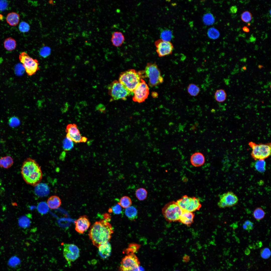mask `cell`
Segmentation results:
<instances>
[{
  "label": "cell",
  "instance_id": "d6a6232c",
  "mask_svg": "<svg viewBox=\"0 0 271 271\" xmlns=\"http://www.w3.org/2000/svg\"><path fill=\"white\" fill-rule=\"evenodd\" d=\"M18 223L20 227L25 228L29 226L30 222V220L28 218L24 216L19 218L18 220Z\"/></svg>",
  "mask_w": 271,
  "mask_h": 271
},
{
  "label": "cell",
  "instance_id": "7a4b0ae2",
  "mask_svg": "<svg viewBox=\"0 0 271 271\" xmlns=\"http://www.w3.org/2000/svg\"><path fill=\"white\" fill-rule=\"evenodd\" d=\"M21 173L25 182L34 187L40 182L42 177L40 166L35 160L30 158L23 163Z\"/></svg>",
  "mask_w": 271,
  "mask_h": 271
},
{
  "label": "cell",
  "instance_id": "74e56055",
  "mask_svg": "<svg viewBox=\"0 0 271 271\" xmlns=\"http://www.w3.org/2000/svg\"><path fill=\"white\" fill-rule=\"evenodd\" d=\"M20 31L22 32H26L29 30L30 27L29 24L25 22H21L19 26Z\"/></svg>",
  "mask_w": 271,
  "mask_h": 271
},
{
  "label": "cell",
  "instance_id": "ffe728a7",
  "mask_svg": "<svg viewBox=\"0 0 271 271\" xmlns=\"http://www.w3.org/2000/svg\"><path fill=\"white\" fill-rule=\"evenodd\" d=\"M99 253L103 259H106L109 257L111 251V247L109 242L103 244L98 247Z\"/></svg>",
  "mask_w": 271,
  "mask_h": 271
},
{
  "label": "cell",
  "instance_id": "e575fe53",
  "mask_svg": "<svg viewBox=\"0 0 271 271\" xmlns=\"http://www.w3.org/2000/svg\"><path fill=\"white\" fill-rule=\"evenodd\" d=\"M49 207L47 204L45 202H41L39 203L37 206L39 212L42 214H45L48 212Z\"/></svg>",
  "mask_w": 271,
  "mask_h": 271
},
{
  "label": "cell",
  "instance_id": "8992f818",
  "mask_svg": "<svg viewBox=\"0 0 271 271\" xmlns=\"http://www.w3.org/2000/svg\"><path fill=\"white\" fill-rule=\"evenodd\" d=\"M249 145L252 149L251 156L255 160H264L270 155V143L257 144L250 142H249Z\"/></svg>",
  "mask_w": 271,
  "mask_h": 271
},
{
  "label": "cell",
  "instance_id": "ac0fdd59",
  "mask_svg": "<svg viewBox=\"0 0 271 271\" xmlns=\"http://www.w3.org/2000/svg\"><path fill=\"white\" fill-rule=\"evenodd\" d=\"M190 161L191 164L194 166H200L203 165L205 163V156L201 153L195 152L191 155L190 158Z\"/></svg>",
  "mask_w": 271,
  "mask_h": 271
},
{
  "label": "cell",
  "instance_id": "8d00e7d4",
  "mask_svg": "<svg viewBox=\"0 0 271 271\" xmlns=\"http://www.w3.org/2000/svg\"><path fill=\"white\" fill-rule=\"evenodd\" d=\"M241 18L244 22H248L251 20L252 15L250 12L245 11L243 12L241 15Z\"/></svg>",
  "mask_w": 271,
  "mask_h": 271
},
{
  "label": "cell",
  "instance_id": "7402d4cb",
  "mask_svg": "<svg viewBox=\"0 0 271 271\" xmlns=\"http://www.w3.org/2000/svg\"><path fill=\"white\" fill-rule=\"evenodd\" d=\"M47 204L49 208L52 209H55L58 208L61 204L60 198L56 195H52L47 199Z\"/></svg>",
  "mask_w": 271,
  "mask_h": 271
},
{
  "label": "cell",
  "instance_id": "1f68e13d",
  "mask_svg": "<svg viewBox=\"0 0 271 271\" xmlns=\"http://www.w3.org/2000/svg\"><path fill=\"white\" fill-rule=\"evenodd\" d=\"M265 212L264 210L260 207L256 208L254 211L253 216L255 219L257 221H260L264 217Z\"/></svg>",
  "mask_w": 271,
  "mask_h": 271
},
{
  "label": "cell",
  "instance_id": "9a60e30c",
  "mask_svg": "<svg viewBox=\"0 0 271 271\" xmlns=\"http://www.w3.org/2000/svg\"><path fill=\"white\" fill-rule=\"evenodd\" d=\"M120 267L125 269L132 270L140 267V263L134 253L127 254L122 259Z\"/></svg>",
  "mask_w": 271,
  "mask_h": 271
},
{
  "label": "cell",
  "instance_id": "52a82bcc",
  "mask_svg": "<svg viewBox=\"0 0 271 271\" xmlns=\"http://www.w3.org/2000/svg\"><path fill=\"white\" fill-rule=\"evenodd\" d=\"M144 71L145 78H149V85L150 87L156 86L163 82V78L156 63H147Z\"/></svg>",
  "mask_w": 271,
  "mask_h": 271
},
{
  "label": "cell",
  "instance_id": "5bb4252c",
  "mask_svg": "<svg viewBox=\"0 0 271 271\" xmlns=\"http://www.w3.org/2000/svg\"><path fill=\"white\" fill-rule=\"evenodd\" d=\"M65 131L66 137L76 143L86 142L87 140L85 137L82 136L77 125L70 124L66 126Z\"/></svg>",
  "mask_w": 271,
  "mask_h": 271
},
{
  "label": "cell",
  "instance_id": "836d02e7",
  "mask_svg": "<svg viewBox=\"0 0 271 271\" xmlns=\"http://www.w3.org/2000/svg\"><path fill=\"white\" fill-rule=\"evenodd\" d=\"M62 147L64 151L70 150L74 147L73 142L66 137L63 141Z\"/></svg>",
  "mask_w": 271,
  "mask_h": 271
},
{
  "label": "cell",
  "instance_id": "30bf717a",
  "mask_svg": "<svg viewBox=\"0 0 271 271\" xmlns=\"http://www.w3.org/2000/svg\"><path fill=\"white\" fill-rule=\"evenodd\" d=\"M149 94L148 86L143 79L133 91L132 100L135 102L141 103L144 102L147 98Z\"/></svg>",
  "mask_w": 271,
  "mask_h": 271
},
{
  "label": "cell",
  "instance_id": "4316f807",
  "mask_svg": "<svg viewBox=\"0 0 271 271\" xmlns=\"http://www.w3.org/2000/svg\"><path fill=\"white\" fill-rule=\"evenodd\" d=\"M141 245L136 243H129L127 247L124 249V251L126 255L131 253H134L137 252L140 248Z\"/></svg>",
  "mask_w": 271,
  "mask_h": 271
},
{
  "label": "cell",
  "instance_id": "bcb514c9",
  "mask_svg": "<svg viewBox=\"0 0 271 271\" xmlns=\"http://www.w3.org/2000/svg\"><path fill=\"white\" fill-rule=\"evenodd\" d=\"M8 3L6 1H0V10L4 11L7 8Z\"/></svg>",
  "mask_w": 271,
  "mask_h": 271
},
{
  "label": "cell",
  "instance_id": "ba28073f",
  "mask_svg": "<svg viewBox=\"0 0 271 271\" xmlns=\"http://www.w3.org/2000/svg\"><path fill=\"white\" fill-rule=\"evenodd\" d=\"M183 211L193 212L199 210L201 207L199 199L195 197L183 196L176 201Z\"/></svg>",
  "mask_w": 271,
  "mask_h": 271
},
{
  "label": "cell",
  "instance_id": "f5cc1de1",
  "mask_svg": "<svg viewBox=\"0 0 271 271\" xmlns=\"http://www.w3.org/2000/svg\"><path fill=\"white\" fill-rule=\"evenodd\" d=\"M179 271L176 270V271Z\"/></svg>",
  "mask_w": 271,
  "mask_h": 271
},
{
  "label": "cell",
  "instance_id": "f907efd6",
  "mask_svg": "<svg viewBox=\"0 0 271 271\" xmlns=\"http://www.w3.org/2000/svg\"><path fill=\"white\" fill-rule=\"evenodd\" d=\"M244 32H249L250 30L248 28L247 26H245L243 27L242 28Z\"/></svg>",
  "mask_w": 271,
  "mask_h": 271
},
{
  "label": "cell",
  "instance_id": "f6af8a7d",
  "mask_svg": "<svg viewBox=\"0 0 271 271\" xmlns=\"http://www.w3.org/2000/svg\"><path fill=\"white\" fill-rule=\"evenodd\" d=\"M171 32L169 31H164L161 33V39L166 41H169L171 37Z\"/></svg>",
  "mask_w": 271,
  "mask_h": 271
},
{
  "label": "cell",
  "instance_id": "7c38bea8",
  "mask_svg": "<svg viewBox=\"0 0 271 271\" xmlns=\"http://www.w3.org/2000/svg\"><path fill=\"white\" fill-rule=\"evenodd\" d=\"M63 256L70 266L72 262L79 257L80 251L78 247L73 244H65L63 245Z\"/></svg>",
  "mask_w": 271,
  "mask_h": 271
},
{
  "label": "cell",
  "instance_id": "2e32d148",
  "mask_svg": "<svg viewBox=\"0 0 271 271\" xmlns=\"http://www.w3.org/2000/svg\"><path fill=\"white\" fill-rule=\"evenodd\" d=\"M75 229L78 233L83 234L88 229L90 222L87 216L83 215L80 216L75 221Z\"/></svg>",
  "mask_w": 271,
  "mask_h": 271
},
{
  "label": "cell",
  "instance_id": "b9f144b4",
  "mask_svg": "<svg viewBox=\"0 0 271 271\" xmlns=\"http://www.w3.org/2000/svg\"><path fill=\"white\" fill-rule=\"evenodd\" d=\"M253 223L249 220H247L243 224V228L245 230L249 231L253 229Z\"/></svg>",
  "mask_w": 271,
  "mask_h": 271
},
{
  "label": "cell",
  "instance_id": "3957f363",
  "mask_svg": "<svg viewBox=\"0 0 271 271\" xmlns=\"http://www.w3.org/2000/svg\"><path fill=\"white\" fill-rule=\"evenodd\" d=\"M144 78V71L137 72L134 69H130L120 74L119 81L133 93L134 90L141 82L142 78Z\"/></svg>",
  "mask_w": 271,
  "mask_h": 271
},
{
  "label": "cell",
  "instance_id": "f1b7e54d",
  "mask_svg": "<svg viewBox=\"0 0 271 271\" xmlns=\"http://www.w3.org/2000/svg\"><path fill=\"white\" fill-rule=\"evenodd\" d=\"M187 91L188 93L190 95L195 96L198 94L200 90L199 87L196 84L191 83L188 86Z\"/></svg>",
  "mask_w": 271,
  "mask_h": 271
},
{
  "label": "cell",
  "instance_id": "60d3db41",
  "mask_svg": "<svg viewBox=\"0 0 271 271\" xmlns=\"http://www.w3.org/2000/svg\"><path fill=\"white\" fill-rule=\"evenodd\" d=\"M260 254L261 257L263 259L268 258L270 256L271 252L269 248H264L261 251Z\"/></svg>",
  "mask_w": 271,
  "mask_h": 271
},
{
  "label": "cell",
  "instance_id": "cb8c5ba5",
  "mask_svg": "<svg viewBox=\"0 0 271 271\" xmlns=\"http://www.w3.org/2000/svg\"><path fill=\"white\" fill-rule=\"evenodd\" d=\"M14 161L13 158L10 156L1 157L0 158V167L8 169L13 165Z\"/></svg>",
  "mask_w": 271,
  "mask_h": 271
},
{
  "label": "cell",
  "instance_id": "816d5d0a",
  "mask_svg": "<svg viewBox=\"0 0 271 271\" xmlns=\"http://www.w3.org/2000/svg\"><path fill=\"white\" fill-rule=\"evenodd\" d=\"M246 69V67L245 66H243L242 67L241 69V70L243 71H245Z\"/></svg>",
  "mask_w": 271,
  "mask_h": 271
},
{
  "label": "cell",
  "instance_id": "83f0119b",
  "mask_svg": "<svg viewBox=\"0 0 271 271\" xmlns=\"http://www.w3.org/2000/svg\"><path fill=\"white\" fill-rule=\"evenodd\" d=\"M214 97L217 101L219 102H222L226 100L227 94L224 90L220 89L216 91L215 93Z\"/></svg>",
  "mask_w": 271,
  "mask_h": 271
},
{
  "label": "cell",
  "instance_id": "484cf974",
  "mask_svg": "<svg viewBox=\"0 0 271 271\" xmlns=\"http://www.w3.org/2000/svg\"><path fill=\"white\" fill-rule=\"evenodd\" d=\"M5 48L8 51H11L14 50L17 45L16 41L11 37L6 39L4 42Z\"/></svg>",
  "mask_w": 271,
  "mask_h": 271
},
{
  "label": "cell",
  "instance_id": "277c9868",
  "mask_svg": "<svg viewBox=\"0 0 271 271\" xmlns=\"http://www.w3.org/2000/svg\"><path fill=\"white\" fill-rule=\"evenodd\" d=\"M109 95L110 96V101L119 99L125 100L128 96L133 94L119 81L114 80L108 87Z\"/></svg>",
  "mask_w": 271,
  "mask_h": 271
},
{
  "label": "cell",
  "instance_id": "e0dca14e",
  "mask_svg": "<svg viewBox=\"0 0 271 271\" xmlns=\"http://www.w3.org/2000/svg\"><path fill=\"white\" fill-rule=\"evenodd\" d=\"M195 214L193 212L183 211L178 221L188 227H189L194 222Z\"/></svg>",
  "mask_w": 271,
  "mask_h": 271
},
{
  "label": "cell",
  "instance_id": "f35d334b",
  "mask_svg": "<svg viewBox=\"0 0 271 271\" xmlns=\"http://www.w3.org/2000/svg\"><path fill=\"white\" fill-rule=\"evenodd\" d=\"M256 164L255 167L256 169L260 172H263L265 170V162L264 160H258Z\"/></svg>",
  "mask_w": 271,
  "mask_h": 271
},
{
  "label": "cell",
  "instance_id": "4fadbf2b",
  "mask_svg": "<svg viewBox=\"0 0 271 271\" xmlns=\"http://www.w3.org/2000/svg\"><path fill=\"white\" fill-rule=\"evenodd\" d=\"M154 44L156 47V52L159 57H163L172 54L174 46L169 41L160 39L155 41Z\"/></svg>",
  "mask_w": 271,
  "mask_h": 271
},
{
  "label": "cell",
  "instance_id": "7bdbcfd3",
  "mask_svg": "<svg viewBox=\"0 0 271 271\" xmlns=\"http://www.w3.org/2000/svg\"><path fill=\"white\" fill-rule=\"evenodd\" d=\"M209 36L212 38L216 39L219 36L220 33L219 31L215 28H211L209 31Z\"/></svg>",
  "mask_w": 271,
  "mask_h": 271
},
{
  "label": "cell",
  "instance_id": "d6986e66",
  "mask_svg": "<svg viewBox=\"0 0 271 271\" xmlns=\"http://www.w3.org/2000/svg\"><path fill=\"white\" fill-rule=\"evenodd\" d=\"M125 41L124 35L121 32H113L111 35V41L112 45L116 47L121 46Z\"/></svg>",
  "mask_w": 271,
  "mask_h": 271
},
{
  "label": "cell",
  "instance_id": "681fc988",
  "mask_svg": "<svg viewBox=\"0 0 271 271\" xmlns=\"http://www.w3.org/2000/svg\"><path fill=\"white\" fill-rule=\"evenodd\" d=\"M189 256L187 255H184L183 258V261L184 262H187L189 260Z\"/></svg>",
  "mask_w": 271,
  "mask_h": 271
},
{
  "label": "cell",
  "instance_id": "d590c367",
  "mask_svg": "<svg viewBox=\"0 0 271 271\" xmlns=\"http://www.w3.org/2000/svg\"><path fill=\"white\" fill-rule=\"evenodd\" d=\"M8 122L9 125L13 128L18 126L20 124L19 119L16 116H12L10 118Z\"/></svg>",
  "mask_w": 271,
  "mask_h": 271
},
{
  "label": "cell",
  "instance_id": "ee69618b",
  "mask_svg": "<svg viewBox=\"0 0 271 271\" xmlns=\"http://www.w3.org/2000/svg\"><path fill=\"white\" fill-rule=\"evenodd\" d=\"M109 212H113L115 214H120L122 212L121 206L118 204L113 206L112 209H109Z\"/></svg>",
  "mask_w": 271,
  "mask_h": 271
},
{
  "label": "cell",
  "instance_id": "7dc6e473",
  "mask_svg": "<svg viewBox=\"0 0 271 271\" xmlns=\"http://www.w3.org/2000/svg\"><path fill=\"white\" fill-rule=\"evenodd\" d=\"M230 11L231 13L234 14L236 13L237 11V8L235 6H232L230 8Z\"/></svg>",
  "mask_w": 271,
  "mask_h": 271
},
{
  "label": "cell",
  "instance_id": "ab89813d",
  "mask_svg": "<svg viewBox=\"0 0 271 271\" xmlns=\"http://www.w3.org/2000/svg\"><path fill=\"white\" fill-rule=\"evenodd\" d=\"M50 49L49 47L44 46L40 49V54L42 56L46 57L50 54Z\"/></svg>",
  "mask_w": 271,
  "mask_h": 271
},
{
  "label": "cell",
  "instance_id": "f546056e",
  "mask_svg": "<svg viewBox=\"0 0 271 271\" xmlns=\"http://www.w3.org/2000/svg\"><path fill=\"white\" fill-rule=\"evenodd\" d=\"M148 193V192L145 188L141 187L136 190L135 194L136 197L139 200L142 201L146 198Z\"/></svg>",
  "mask_w": 271,
  "mask_h": 271
},
{
  "label": "cell",
  "instance_id": "c3c4849f",
  "mask_svg": "<svg viewBox=\"0 0 271 271\" xmlns=\"http://www.w3.org/2000/svg\"><path fill=\"white\" fill-rule=\"evenodd\" d=\"M119 271H141L140 269V267L134 269L127 270L123 269L119 267Z\"/></svg>",
  "mask_w": 271,
  "mask_h": 271
},
{
  "label": "cell",
  "instance_id": "8fae6325",
  "mask_svg": "<svg viewBox=\"0 0 271 271\" xmlns=\"http://www.w3.org/2000/svg\"><path fill=\"white\" fill-rule=\"evenodd\" d=\"M238 200L236 194L232 191H229L220 195L218 205L221 208L231 207L237 204Z\"/></svg>",
  "mask_w": 271,
  "mask_h": 271
},
{
  "label": "cell",
  "instance_id": "6da1fadb",
  "mask_svg": "<svg viewBox=\"0 0 271 271\" xmlns=\"http://www.w3.org/2000/svg\"><path fill=\"white\" fill-rule=\"evenodd\" d=\"M113 229L111 224L105 220L95 222L91 226L88 235L93 244L98 248L101 245L109 242Z\"/></svg>",
  "mask_w": 271,
  "mask_h": 271
},
{
  "label": "cell",
  "instance_id": "9c48e42d",
  "mask_svg": "<svg viewBox=\"0 0 271 271\" xmlns=\"http://www.w3.org/2000/svg\"><path fill=\"white\" fill-rule=\"evenodd\" d=\"M19 59L28 76H31L35 74L39 70V64L38 60L33 59L26 52H23L20 53L19 55Z\"/></svg>",
  "mask_w": 271,
  "mask_h": 271
},
{
  "label": "cell",
  "instance_id": "5b68a950",
  "mask_svg": "<svg viewBox=\"0 0 271 271\" xmlns=\"http://www.w3.org/2000/svg\"><path fill=\"white\" fill-rule=\"evenodd\" d=\"M166 220L169 223L178 222L183 212L176 201H172L165 204L162 210Z\"/></svg>",
  "mask_w": 271,
  "mask_h": 271
},
{
  "label": "cell",
  "instance_id": "4dcf8cb0",
  "mask_svg": "<svg viewBox=\"0 0 271 271\" xmlns=\"http://www.w3.org/2000/svg\"><path fill=\"white\" fill-rule=\"evenodd\" d=\"M132 202L131 198L129 196H125L122 197L118 203L124 208L126 209L131 206Z\"/></svg>",
  "mask_w": 271,
  "mask_h": 271
},
{
  "label": "cell",
  "instance_id": "44dd1931",
  "mask_svg": "<svg viewBox=\"0 0 271 271\" xmlns=\"http://www.w3.org/2000/svg\"><path fill=\"white\" fill-rule=\"evenodd\" d=\"M35 187V193L38 196L40 197L45 196L49 192L48 187L45 183H39Z\"/></svg>",
  "mask_w": 271,
  "mask_h": 271
},
{
  "label": "cell",
  "instance_id": "603a6c76",
  "mask_svg": "<svg viewBox=\"0 0 271 271\" xmlns=\"http://www.w3.org/2000/svg\"><path fill=\"white\" fill-rule=\"evenodd\" d=\"M20 15L18 13L12 12L8 13L6 18L7 22L10 25L15 26L17 25L19 22Z\"/></svg>",
  "mask_w": 271,
  "mask_h": 271
},
{
  "label": "cell",
  "instance_id": "d4e9b609",
  "mask_svg": "<svg viewBox=\"0 0 271 271\" xmlns=\"http://www.w3.org/2000/svg\"><path fill=\"white\" fill-rule=\"evenodd\" d=\"M125 213L126 216L131 221L134 220L138 217V211L133 206H130L126 208Z\"/></svg>",
  "mask_w": 271,
  "mask_h": 271
}]
</instances>
